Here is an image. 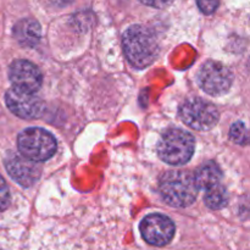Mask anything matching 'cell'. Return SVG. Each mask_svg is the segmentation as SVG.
Returning a JSON list of instances; mask_svg holds the SVG:
<instances>
[{
  "instance_id": "cell-7",
  "label": "cell",
  "mask_w": 250,
  "mask_h": 250,
  "mask_svg": "<svg viewBox=\"0 0 250 250\" xmlns=\"http://www.w3.org/2000/svg\"><path fill=\"white\" fill-rule=\"evenodd\" d=\"M144 241L155 247L170 243L175 234V225L170 217L161 214H151L144 217L141 224Z\"/></svg>"
},
{
  "instance_id": "cell-13",
  "label": "cell",
  "mask_w": 250,
  "mask_h": 250,
  "mask_svg": "<svg viewBox=\"0 0 250 250\" xmlns=\"http://www.w3.org/2000/svg\"><path fill=\"white\" fill-rule=\"evenodd\" d=\"M204 202L207 207L212 210H220L225 208L229 203V194H227L226 188L220 185L208 188L207 193H205Z\"/></svg>"
},
{
  "instance_id": "cell-17",
  "label": "cell",
  "mask_w": 250,
  "mask_h": 250,
  "mask_svg": "<svg viewBox=\"0 0 250 250\" xmlns=\"http://www.w3.org/2000/svg\"><path fill=\"white\" fill-rule=\"evenodd\" d=\"M144 5L155 7V9H163V7L168 6L173 0H141Z\"/></svg>"
},
{
  "instance_id": "cell-15",
  "label": "cell",
  "mask_w": 250,
  "mask_h": 250,
  "mask_svg": "<svg viewBox=\"0 0 250 250\" xmlns=\"http://www.w3.org/2000/svg\"><path fill=\"white\" fill-rule=\"evenodd\" d=\"M10 204V192L6 182L0 176V211L6 209Z\"/></svg>"
},
{
  "instance_id": "cell-11",
  "label": "cell",
  "mask_w": 250,
  "mask_h": 250,
  "mask_svg": "<svg viewBox=\"0 0 250 250\" xmlns=\"http://www.w3.org/2000/svg\"><path fill=\"white\" fill-rule=\"evenodd\" d=\"M14 34L20 44L27 48H32L41 41V24L33 19H23L15 24Z\"/></svg>"
},
{
  "instance_id": "cell-10",
  "label": "cell",
  "mask_w": 250,
  "mask_h": 250,
  "mask_svg": "<svg viewBox=\"0 0 250 250\" xmlns=\"http://www.w3.org/2000/svg\"><path fill=\"white\" fill-rule=\"evenodd\" d=\"M5 168L14 181L22 187H31L41 177V167L36 161L24 158L21 154H10L5 160Z\"/></svg>"
},
{
  "instance_id": "cell-5",
  "label": "cell",
  "mask_w": 250,
  "mask_h": 250,
  "mask_svg": "<svg viewBox=\"0 0 250 250\" xmlns=\"http://www.w3.org/2000/svg\"><path fill=\"white\" fill-rule=\"evenodd\" d=\"M182 121L197 131H209L219 121V111L209 102L200 98L187 100L181 106Z\"/></svg>"
},
{
  "instance_id": "cell-6",
  "label": "cell",
  "mask_w": 250,
  "mask_h": 250,
  "mask_svg": "<svg viewBox=\"0 0 250 250\" xmlns=\"http://www.w3.org/2000/svg\"><path fill=\"white\" fill-rule=\"evenodd\" d=\"M232 73L224 63L217 61H208L200 68L198 83L205 93L210 95H222L229 90L232 85Z\"/></svg>"
},
{
  "instance_id": "cell-12",
  "label": "cell",
  "mask_w": 250,
  "mask_h": 250,
  "mask_svg": "<svg viewBox=\"0 0 250 250\" xmlns=\"http://www.w3.org/2000/svg\"><path fill=\"white\" fill-rule=\"evenodd\" d=\"M193 176H194L195 183H197L199 189L200 188L208 189V188L212 187V186L219 185L222 177V172L216 164L208 163L205 165L198 167Z\"/></svg>"
},
{
  "instance_id": "cell-14",
  "label": "cell",
  "mask_w": 250,
  "mask_h": 250,
  "mask_svg": "<svg viewBox=\"0 0 250 250\" xmlns=\"http://www.w3.org/2000/svg\"><path fill=\"white\" fill-rule=\"evenodd\" d=\"M229 138L237 144L241 146H246L248 144L249 137H248V129H247L246 125L243 122H236L232 125L231 129H229Z\"/></svg>"
},
{
  "instance_id": "cell-16",
  "label": "cell",
  "mask_w": 250,
  "mask_h": 250,
  "mask_svg": "<svg viewBox=\"0 0 250 250\" xmlns=\"http://www.w3.org/2000/svg\"><path fill=\"white\" fill-rule=\"evenodd\" d=\"M198 6L205 15H211L219 7L220 0H197Z\"/></svg>"
},
{
  "instance_id": "cell-8",
  "label": "cell",
  "mask_w": 250,
  "mask_h": 250,
  "mask_svg": "<svg viewBox=\"0 0 250 250\" xmlns=\"http://www.w3.org/2000/svg\"><path fill=\"white\" fill-rule=\"evenodd\" d=\"M5 102L7 107L16 116L26 120L38 119L44 112V102L41 98L33 95V93L22 92L12 88L7 90L5 95Z\"/></svg>"
},
{
  "instance_id": "cell-4",
  "label": "cell",
  "mask_w": 250,
  "mask_h": 250,
  "mask_svg": "<svg viewBox=\"0 0 250 250\" xmlns=\"http://www.w3.org/2000/svg\"><path fill=\"white\" fill-rule=\"evenodd\" d=\"M17 148L24 158L36 163L50 159L56 151V141L53 134L38 127L27 128L17 138Z\"/></svg>"
},
{
  "instance_id": "cell-3",
  "label": "cell",
  "mask_w": 250,
  "mask_h": 250,
  "mask_svg": "<svg viewBox=\"0 0 250 250\" xmlns=\"http://www.w3.org/2000/svg\"><path fill=\"white\" fill-rule=\"evenodd\" d=\"M195 141L187 131L172 128L161 136L158 144V154L168 165L181 166L188 163L194 153Z\"/></svg>"
},
{
  "instance_id": "cell-1",
  "label": "cell",
  "mask_w": 250,
  "mask_h": 250,
  "mask_svg": "<svg viewBox=\"0 0 250 250\" xmlns=\"http://www.w3.org/2000/svg\"><path fill=\"white\" fill-rule=\"evenodd\" d=\"M125 55L132 66L146 68L159 55V44L151 31L143 26H132L122 37Z\"/></svg>"
},
{
  "instance_id": "cell-9",
  "label": "cell",
  "mask_w": 250,
  "mask_h": 250,
  "mask_svg": "<svg viewBox=\"0 0 250 250\" xmlns=\"http://www.w3.org/2000/svg\"><path fill=\"white\" fill-rule=\"evenodd\" d=\"M10 81L16 89L34 93L41 88L43 76L36 65L27 60H16L10 67Z\"/></svg>"
},
{
  "instance_id": "cell-2",
  "label": "cell",
  "mask_w": 250,
  "mask_h": 250,
  "mask_svg": "<svg viewBox=\"0 0 250 250\" xmlns=\"http://www.w3.org/2000/svg\"><path fill=\"white\" fill-rule=\"evenodd\" d=\"M160 194L168 205L175 208H187L194 203L198 195L194 176L188 171H167L161 177L159 185Z\"/></svg>"
}]
</instances>
